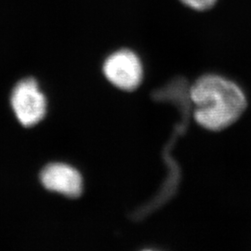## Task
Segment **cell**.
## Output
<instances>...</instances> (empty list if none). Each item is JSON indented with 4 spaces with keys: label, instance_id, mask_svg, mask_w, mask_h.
<instances>
[{
    "label": "cell",
    "instance_id": "obj_2",
    "mask_svg": "<svg viewBox=\"0 0 251 251\" xmlns=\"http://www.w3.org/2000/svg\"><path fill=\"white\" fill-rule=\"evenodd\" d=\"M11 106L21 124L32 126L39 123L47 112V100L35 78L20 81L11 93Z\"/></svg>",
    "mask_w": 251,
    "mask_h": 251
},
{
    "label": "cell",
    "instance_id": "obj_3",
    "mask_svg": "<svg viewBox=\"0 0 251 251\" xmlns=\"http://www.w3.org/2000/svg\"><path fill=\"white\" fill-rule=\"evenodd\" d=\"M103 72L108 80L121 90H135L143 80V66L140 59L127 50L109 56L103 64Z\"/></svg>",
    "mask_w": 251,
    "mask_h": 251
},
{
    "label": "cell",
    "instance_id": "obj_5",
    "mask_svg": "<svg viewBox=\"0 0 251 251\" xmlns=\"http://www.w3.org/2000/svg\"><path fill=\"white\" fill-rule=\"evenodd\" d=\"M181 2L192 9L206 10L215 4L216 0H181Z\"/></svg>",
    "mask_w": 251,
    "mask_h": 251
},
{
    "label": "cell",
    "instance_id": "obj_4",
    "mask_svg": "<svg viewBox=\"0 0 251 251\" xmlns=\"http://www.w3.org/2000/svg\"><path fill=\"white\" fill-rule=\"evenodd\" d=\"M40 180L47 190L67 198H78L83 190L80 173L63 163H51L46 166L40 173Z\"/></svg>",
    "mask_w": 251,
    "mask_h": 251
},
{
    "label": "cell",
    "instance_id": "obj_1",
    "mask_svg": "<svg viewBox=\"0 0 251 251\" xmlns=\"http://www.w3.org/2000/svg\"><path fill=\"white\" fill-rule=\"evenodd\" d=\"M190 95L196 105L195 119L209 130H222L233 124L247 107V100L232 81L208 75L199 78Z\"/></svg>",
    "mask_w": 251,
    "mask_h": 251
}]
</instances>
